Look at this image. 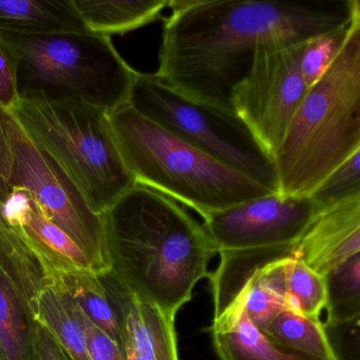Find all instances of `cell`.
<instances>
[{
  "mask_svg": "<svg viewBox=\"0 0 360 360\" xmlns=\"http://www.w3.org/2000/svg\"><path fill=\"white\" fill-rule=\"evenodd\" d=\"M159 50L161 81L233 111L231 91L263 48H284L345 28L358 0H170Z\"/></svg>",
  "mask_w": 360,
  "mask_h": 360,
  "instance_id": "6da1fadb",
  "label": "cell"
},
{
  "mask_svg": "<svg viewBox=\"0 0 360 360\" xmlns=\"http://www.w3.org/2000/svg\"><path fill=\"white\" fill-rule=\"evenodd\" d=\"M113 265L125 285L176 319L208 277L214 248L204 229L178 203L136 184L101 214Z\"/></svg>",
  "mask_w": 360,
  "mask_h": 360,
  "instance_id": "7a4b0ae2",
  "label": "cell"
},
{
  "mask_svg": "<svg viewBox=\"0 0 360 360\" xmlns=\"http://www.w3.org/2000/svg\"><path fill=\"white\" fill-rule=\"evenodd\" d=\"M360 151V14L340 51L309 86L274 155L278 193L309 195Z\"/></svg>",
  "mask_w": 360,
  "mask_h": 360,
  "instance_id": "3957f363",
  "label": "cell"
},
{
  "mask_svg": "<svg viewBox=\"0 0 360 360\" xmlns=\"http://www.w3.org/2000/svg\"><path fill=\"white\" fill-rule=\"evenodd\" d=\"M109 122L136 184L181 202L203 219L274 193L166 131L129 103L109 112Z\"/></svg>",
  "mask_w": 360,
  "mask_h": 360,
  "instance_id": "277c9868",
  "label": "cell"
},
{
  "mask_svg": "<svg viewBox=\"0 0 360 360\" xmlns=\"http://www.w3.org/2000/svg\"><path fill=\"white\" fill-rule=\"evenodd\" d=\"M10 112L32 142L58 164L94 214H104L136 185L105 109L29 92Z\"/></svg>",
  "mask_w": 360,
  "mask_h": 360,
  "instance_id": "5b68a950",
  "label": "cell"
},
{
  "mask_svg": "<svg viewBox=\"0 0 360 360\" xmlns=\"http://www.w3.org/2000/svg\"><path fill=\"white\" fill-rule=\"evenodd\" d=\"M18 58L20 96L39 92L111 112L129 102L136 70L111 37L91 32L31 35L0 31Z\"/></svg>",
  "mask_w": 360,
  "mask_h": 360,
  "instance_id": "8992f818",
  "label": "cell"
},
{
  "mask_svg": "<svg viewBox=\"0 0 360 360\" xmlns=\"http://www.w3.org/2000/svg\"><path fill=\"white\" fill-rule=\"evenodd\" d=\"M128 103L183 142L278 193L273 157L235 111L193 100L164 83L155 73L138 71Z\"/></svg>",
  "mask_w": 360,
  "mask_h": 360,
  "instance_id": "52a82bcc",
  "label": "cell"
},
{
  "mask_svg": "<svg viewBox=\"0 0 360 360\" xmlns=\"http://www.w3.org/2000/svg\"><path fill=\"white\" fill-rule=\"evenodd\" d=\"M13 155L8 184L26 191L48 220L64 231L89 258L98 277L113 271L102 217L94 214L58 164L32 142L10 111L0 108Z\"/></svg>",
  "mask_w": 360,
  "mask_h": 360,
  "instance_id": "ba28073f",
  "label": "cell"
},
{
  "mask_svg": "<svg viewBox=\"0 0 360 360\" xmlns=\"http://www.w3.org/2000/svg\"><path fill=\"white\" fill-rule=\"evenodd\" d=\"M304 44L259 50L231 91L233 111L273 159L309 89L301 72Z\"/></svg>",
  "mask_w": 360,
  "mask_h": 360,
  "instance_id": "9c48e42d",
  "label": "cell"
},
{
  "mask_svg": "<svg viewBox=\"0 0 360 360\" xmlns=\"http://www.w3.org/2000/svg\"><path fill=\"white\" fill-rule=\"evenodd\" d=\"M321 208L309 195L279 193L248 200L204 219L214 252L297 243Z\"/></svg>",
  "mask_w": 360,
  "mask_h": 360,
  "instance_id": "30bf717a",
  "label": "cell"
},
{
  "mask_svg": "<svg viewBox=\"0 0 360 360\" xmlns=\"http://www.w3.org/2000/svg\"><path fill=\"white\" fill-rule=\"evenodd\" d=\"M360 254V197L322 210L296 243L295 257L322 276Z\"/></svg>",
  "mask_w": 360,
  "mask_h": 360,
  "instance_id": "8fae6325",
  "label": "cell"
},
{
  "mask_svg": "<svg viewBox=\"0 0 360 360\" xmlns=\"http://www.w3.org/2000/svg\"><path fill=\"white\" fill-rule=\"evenodd\" d=\"M115 300L124 349L146 360H179L174 319L125 284L117 288Z\"/></svg>",
  "mask_w": 360,
  "mask_h": 360,
  "instance_id": "7c38bea8",
  "label": "cell"
},
{
  "mask_svg": "<svg viewBox=\"0 0 360 360\" xmlns=\"http://www.w3.org/2000/svg\"><path fill=\"white\" fill-rule=\"evenodd\" d=\"M296 243L222 250L216 271L208 275L212 285L214 320L239 303L252 280L265 267L295 257Z\"/></svg>",
  "mask_w": 360,
  "mask_h": 360,
  "instance_id": "4fadbf2b",
  "label": "cell"
},
{
  "mask_svg": "<svg viewBox=\"0 0 360 360\" xmlns=\"http://www.w3.org/2000/svg\"><path fill=\"white\" fill-rule=\"evenodd\" d=\"M208 330L220 360H318L267 338L248 320L241 300Z\"/></svg>",
  "mask_w": 360,
  "mask_h": 360,
  "instance_id": "5bb4252c",
  "label": "cell"
},
{
  "mask_svg": "<svg viewBox=\"0 0 360 360\" xmlns=\"http://www.w3.org/2000/svg\"><path fill=\"white\" fill-rule=\"evenodd\" d=\"M0 31L46 35L87 29L72 0H0Z\"/></svg>",
  "mask_w": 360,
  "mask_h": 360,
  "instance_id": "9a60e30c",
  "label": "cell"
},
{
  "mask_svg": "<svg viewBox=\"0 0 360 360\" xmlns=\"http://www.w3.org/2000/svg\"><path fill=\"white\" fill-rule=\"evenodd\" d=\"M170 0H72L89 32L103 37L125 34L157 20Z\"/></svg>",
  "mask_w": 360,
  "mask_h": 360,
  "instance_id": "2e32d148",
  "label": "cell"
},
{
  "mask_svg": "<svg viewBox=\"0 0 360 360\" xmlns=\"http://www.w3.org/2000/svg\"><path fill=\"white\" fill-rule=\"evenodd\" d=\"M0 271L9 282L22 309L49 283L43 265L0 212Z\"/></svg>",
  "mask_w": 360,
  "mask_h": 360,
  "instance_id": "e0dca14e",
  "label": "cell"
},
{
  "mask_svg": "<svg viewBox=\"0 0 360 360\" xmlns=\"http://www.w3.org/2000/svg\"><path fill=\"white\" fill-rule=\"evenodd\" d=\"M35 323L48 330L71 360H92L79 322L71 314L66 297L56 283L44 286L29 303Z\"/></svg>",
  "mask_w": 360,
  "mask_h": 360,
  "instance_id": "ac0fdd59",
  "label": "cell"
},
{
  "mask_svg": "<svg viewBox=\"0 0 360 360\" xmlns=\"http://www.w3.org/2000/svg\"><path fill=\"white\" fill-rule=\"evenodd\" d=\"M51 282L79 305L96 326L123 345L115 309L109 302L106 290L98 276L85 271H62L56 274Z\"/></svg>",
  "mask_w": 360,
  "mask_h": 360,
  "instance_id": "d6986e66",
  "label": "cell"
},
{
  "mask_svg": "<svg viewBox=\"0 0 360 360\" xmlns=\"http://www.w3.org/2000/svg\"><path fill=\"white\" fill-rule=\"evenodd\" d=\"M260 330L280 347L318 360H336L320 319L283 309Z\"/></svg>",
  "mask_w": 360,
  "mask_h": 360,
  "instance_id": "ffe728a7",
  "label": "cell"
},
{
  "mask_svg": "<svg viewBox=\"0 0 360 360\" xmlns=\"http://www.w3.org/2000/svg\"><path fill=\"white\" fill-rule=\"evenodd\" d=\"M326 288V323L360 317V254L323 276Z\"/></svg>",
  "mask_w": 360,
  "mask_h": 360,
  "instance_id": "44dd1931",
  "label": "cell"
},
{
  "mask_svg": "<svg viewBox=\"0 0 360 360\" xmlns=\"http://www.w3.org/2000/svg\"><path fill=\"white\" fill-rule=\"evenodd\" d=\"M285 309L311 319H320L326 304L324 278L296 257L285 261Z\"/></svg>",
  "mask_w": 360,
  "mask_h": 360,
  "instance_id": "7402d4cb",
  "label": "cell"
},
{
  "mask_svg": "<svg viewBox=\"0 0 360 360\" xmlns=\"http://www.w3.org/2000/svg\"><path fill=\"white\" fill-rule=\"evenodd\" d=\"M22 307L0 271V347L7 360H28Z\"/></svg>",
  "mask_w": 360,
  "mask_h": 360,
  "instance_id": "603a6c76",
  "label": "cell"
},
{
  "mask_svg": "<svg viewBox=\"0 0 360 360\" xmlns=\"http://www.w3.org/2000/svg\"><path fill=\"white\" fill-rule=\"evenodd\" d=\"M309 197L322 210L360 197V151L335 168Z\"/></svg>",
  "mask_w": 360,
  "mask_h": 360,
  "instance_id": "cb8c5ba5",
  "label": "cell"
},
{
  "mask_svg": "<svg viewBox=\"0 0 360 360\" xmlns=\"http://www.w3.org/2000/svg\"><path fill=\"white\" fill-rule=\"evenodd\" d=\"M349 25L314 37L304 44L301 58V72L307 87L313 85L332 64L347 39Z\"/></svg>",
  "mask_w": 360,
  "mask_h": 360,
  "instance_id": "d4e9b609",
  "label": "cell"
},
{
  "mask_svg": "<svg viewBox=\"0 0 360 360\" xmlns=\"http://www.w3.org/2000/svg\"><path fill=\"white\" fill-rule=\"evenodd\" d=\"M258 275L246 288L240 300L248 320L257 328L262 330L278 314L286 309L284 299L267 288L259 279Z\"/></svg>",
  "mask_w": 360,
  "mask_h": 360,
  "instance_id": "484cf974",
  "label": "cell"
},
{
  "mask_svg": "<svg viewBox=\"0 0 360 360\" xmlns=\"http://www.w3.org/2000/svg\"><path fill=\"white\" fill-rule=\"evenodd\" d=\"M54 283V282H53ZM63 292V290H62ZM69 309L81 326L85 336L88 352L92 360H126L123 345L111 338L104 330L96 326L85 311L75 304L64 292Z\"/></svg>",
  "mask_w": 360,
  "mask_h": 360,
  "instance_id": "4316f807",
  "label": "cell"
},
{
  "mask_svg": "<svg viewBox=\"0 0 360 360\" xmlns=\"http://www.w3.org/2000/svg\"><path fill=\"white\" fill-rule=\"evenodd\" d=\"M360 317L338 323H322L336 360H360Z\"/></svg>",
  "mask_w": 360,
  "mask_h": 360,
  "instance_id": "83f0119b",
  "label": "cell"
},
{
  "mask_svg": "<svg viewBox=\"0 0 360 360\" xmlns=\"http://www.w3.org/2000/svg\"><path fill=\"white\" fill-rule=\"evenodd\" d=\"M20 100L18 58L11 48L0 39V108L11 111Z\"/></svg>",
  "mask_w": 360,
  "mask_h": 360,
  "instance_id": "f1b7e54d",
  "label": "cell"
},
{
  "mask_svg": "<svg viewBox=\"0 0 360 360\" xmlns=\"http://www.w3.org/2000/svg\"><path fill=\"white\" fill-rule=\"evenodd\" d=\"M32 347L35 360H71L56 338L37 323L33 326Z\"/></svg>",
  "mask_w": 360,
  "mask_h": 360,
  "instance_id": "f546056e",
  "label": "cell"
},
{
  "mask_svg": "<svg viewBox=\"0 0 360 360\" xmlns=\"http://www.w3.org/2000/svg\"><path fill=\"white\" fill-rule=\"evenodd\" d=\"M13 155L7 134L0 124V180L8 182L11 176Z\"/></svg>",
  "mask_w": 360,
  "mask_h": 360,
  "instance_id": "4dcf8cb0",
  "label": "cell"
},
{
  "mask_svg": "<svg viewBox=\"0 0 360 360\" xmlns=\"http://www.w3.org/2000/svg\"><path fill=\"white\" fill-rule=\"evenodd\" d=\"M125 352L126 360H146L145 358L141 357L138 354L134 353L131 349H124Z\"/></svg>",
  "mask_w": 360,
  "mask_h": 360,
  "instance_id": "1f68e13d",
  "label": "cell"
},
{
  "mask_svg": "<svg viewBox=\"0 0 360 360\" xmlns=\"http://www.w3.org/2000/svg\"><path fill=\"white\" fill-rule=\"evenodd\" d=\"M0 360H7L5 357V354H4L3 349H1V347H0Z\"/></svg>",
  "mask_w": 360,
  "mask_h": 360,
  "instance_id": "d6a6232c",
  "label": "cell"
}]
</instances>
